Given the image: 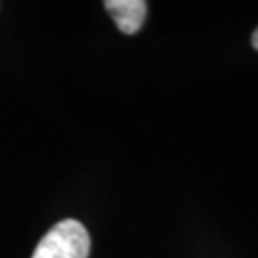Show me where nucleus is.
<instances>
[{
	"mask_svg": "<svg viewBox=\"0 0 258 258\" xmlns=\"http://www.w3.org/2000/svg\"><path fill=\"white\" fill-rule=\"evenodd\" d=\"M252 46L258 50V29L254 31V33H252Z\"/></svg>",
	"mask_w": 258,
	"mask_h": 258,
	"instance_id": "nucleus-3",
	"label": "nucleus"
},
{
	"mask_svg": "<svg viewBox=\"0 0 258 258\" xmlns=\"http://www.w3.org/2000/svg\"><path fill=\"white\" fill-rule=\"evenodd\" d=\"M103 6L124 35L138 33L148 14V4L144 0H107Z\"/></svg>",
	"mask_w": 258,
	"mask_h": 258,
	"instance_id": "nucleus-2",
	"label": "nucleus"
},
{
	"mask_svg": "<svg viewBox=\"0 0 258 258\" xmlns=\"http://www.w3.org/2000/svg\"><path fill=\"white\" fill-rule=\"evenodd\" d=\"M90 235L79 220L57 222L40 239L33 258H88Z\"/></svg>",
	"mask_w": 258,
	"mask_h": 258,
	"instance_id": "nucleus-1",
	"label": "nucleus"
}]
</instances>
